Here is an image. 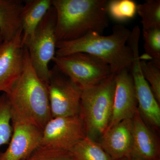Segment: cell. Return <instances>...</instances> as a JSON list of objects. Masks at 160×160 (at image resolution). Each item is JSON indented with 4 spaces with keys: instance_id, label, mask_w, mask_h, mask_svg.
<instances>
[{
    "instance_id": "cell-1",
    "label": "cell",
    "mask_w": 160,
    "mask_h": 160,
    "mask_svg": "<svg viewBox=\"0 0 160 160\" xmlns=\"http://www.w3.org/2000/svg\"><path fill=\"white\" fill-rule=\"evenodd\" d=\"M6 95L10 105L12 124L32 125L42 131L52 118L47 86L35 71L26 47L22 72Z\"/></svg>"
},
{
    "instance_id": "cell-2",
    "label": "cell",
    "mask_w": 160,
    "mask_h": 160,
    "mask_svg": "<svg viewBox=\"0 0 160 160\" xmlns=\"http://www.w3.org/2000/svg\"><path fill=\"white\" fill-rule=\"evenodd\" d=\"M131 32L122 25H116L109 35L89 32L77 39L58 42L55 56L84 52L99 58L108 64L112 74L124 69L130 70L133 52L127 41Z\"/></svg>"
},
{
    "instance_id": "cell-3",
    "label": "cell",
    "mask_w": 160,
    "mask_h": 160,
    "mask_svg": "<svg viewBox=\"0 0 160 160\" xmlns=\"http://www.w3.org/2000/svg\"><path fill=\"white\" fill-rule=\"evenodd\" d=\"M107 0H52L57 42L80 38L89 32L102 34L109 26Z\"/></svg>"
},
{
    "instance_id": "cell-4",
    "label": "cell",
    "mask_w": 160,
    "mask_h": 160,
    "mask_svg": "<svg viewBox=\"0 0 160 160\" xmlns=\"http://www.w3.org/2000/svg\"><path fill=\"white\" fill-rule=\"evenodd\" d=\"M115 88V75L111 74L96 85L82 90L80 115L86 136L92 139L100 137L109 126Z\"/></svg>"
},
{
    "instance_id": "cell-5",
    "label": "cell",
    "mask_w": 160,
    "mask_h": 160,
    "mask_svg": "<svg viewBox=\"0 0 160 160\" xmlns=\"http://www.w3.org/2000/svg\"><path fill=\"white\" fill-rule=\"evenodd\" d=\"M56 13L52 6L40 23L26 47L32 67L46 84L51 74L49 64L55 57L57 40L56 36Z\"/></svg>"
},
{
    "instance_id": "cell-6",
    "label": "cell",
    "mask_w": 160,
    "mask_h": 160,
    "mask_svg": "<svg viewBox=\"0 0 160 160\" xmlns=\"http://www.w3.org/2000/svg\"><path fill=\"white\" fill-rule=\"evenodd\" d=\"M57 67L82 89L96 85L112 74L110 66L99 58L75 52L52 60Z\"/></svg>"
},
{
    "instance_id": "cell-7",
    "label": "cell",
    "mask_w": 160,
    "mask_h": 160,
    "mask_svg": "<svg viewBox=\"0 0 160 160\" xmlns=\"http://www.w3.org/2000/svg\"><path fill=\"white\" fill-rule=\"evenodd\" d=\"M52 118L79 115L82 89L56 66L46 84Z\"/></svg>"
},
{
    "instance_id": "cell-8",
    "label": "cell",
    "mask_w": 160,
    "mask_h": 160,
    "mask_svg": "<svg viewBox=\"0 0 160 160\" xmlns=\"http://www.w3.org/2000/svg\"><path fill=\"white\" fill-rule=\"evenodd\" d=\"M86 136L81 116L52 118L42 131L41 146L69 152Z\"/></svg>"
},
{
    "instance_id": "cell-9",
    "label": "cell",
    "mask_w": 160,
    "mask_h": 160,
    "mask_svg": "<svg viewBox=\"0 0 160 160\" xmlns=\"http://www.w3.org/2000/svg\"><path fill=\"white\" fill-rule=\"evenodd\" d=\"M139 37L133 36L128 41V45L133 52V62L130 72L133 79L138 102V108L141 116L157 128L160 126V104L156 99L150 86L142 72L139 51Z\"/></svg>"
},
{
    "instance_id": "cell-10",
    "label": "cell",
    "mask_w": 160,
    "mask_h": 160,
    "mask_svg": "<svg viewBox=\"0 0 160 160\" xmlns=\"http://www.w3.org/2000/svg\"><path fill=\"white\" fill-rule=\"evenodd\" d=\"M22 30L0 44V92L7 94L19 78L24 65Z\"/></svg>"
},
{
    "instance_id": "cell-11",
    "label": "cell",
    "mask_w": 160,
    "mask_h": 160,
    "mask_svg": "<svg viewBox=\"0 0 160 160\" xmlns=\"http://www.w3.org/2000/svg\"><path fill=\"white\" fill-rule=\"evenodd\" d=\"M115 83L112 115L107 129L123 120L132 119L138 109L134 83L130 70L124 69L115 75Z\"/></svg>"
},
{
    "instance_id": "cell-12",
    "label": "cell",
    "mask_w": 160,
    "mask_h": 160,
    "mask_svg": "<svg viewBox=\"0 0 160 160\" xmlns=\"http://www.w3.org/2000/svg\"><path fill=\"white\" fill-rule=\"evenodd\" d=\"M42 130L27 124H12L9 146L0 153V160H23L41 146Z\"/></svg>"
},
{
    "instance_id": "cell-13",
    "label": "cell",
    "mask_w": 160,
    "mask_h": 160,
    "mask_svg": "<svg viewBox=\"0 0 160 160\" xmlns=\"http://www.w3.org/2000/svg\"><path fill=\"white\" fill-rule=\"evenodd\" d=\"M100 138L99 144L113 160L128 157L133 146L132 119L123 120L106 129Z\"/></svg>"
},
{
    "instance_id": "cell-14",
    "label": "cell",
    "mask_w": 160,
    "mask_h": 160,
    "mask_svg": "<svg viewBox=\"0 0 160 160\" xmlns=\"http://www.w3.org/2000/svg\"><path fill=\"white\" fill-rule=\"evenodd\" d=\"M132 154L142 160H160V146L154 134L144 122L138 109L132 118Z\"/></svg>"
},
{
    "instance_id": "cell-15",
    "label": "cell",
    "mask_w": 160,
    "mask_h": 160,
    "mask_svg": "<svg viewBox=\"0 0 160 160\" xmlns=\"http://www.w3.org/2000/svg\"><path fill=\"white\" fill-rule=\"evenodd\" d=\"M52 6V0H31L24 3L21 20L24 46L29 43L38 26Z\"/></svg>"
},
{
    "instance_id": "cell-16",
    "label": "cell",
    "mask_w": 160,
    "mask_h": 160,
    "mask_svg": "<svg viewBox=\"0 0 160 160\" xmlns=\"http://www.w3.org/2000/svg\"><path fill=\"white\" fill-rule=\"evenodd\" d=\"M24 3L20 0H0V34L3 41L12 39L22 30Z\"/></svg>"
},
{
    "instance_id": "cell-17",
    "label": "cell",
    "mask_w": 160,
    "mask_h": 160,
    "mask_svg": "<svg viewBox=\"0 0 160 160\" xmlns=\"http://www.w3.org/2000/svg\"><path fill=\"white\" fill-rule=\"evenodd\" d=\"M69 152L74 160H114L99 143L87 136L77 143Z\"/></svg>"
},
{
    "instance_id": "cell-18",
    "label": "cell",
    "mask_w": 160,
    "mask_h": 160,
    "mask_svg": "<svg viewBox=\"0 0 160 160\" xmlns=\"http://www.w3.org/2000/svg\"><path fill=\"white\" fill-rule=\"evenodd\" d=\"M137 12L141 18L143 30L160 27V0H147L139 4Z\"/></svg>"
},
{
    "instance_id": "cell-19",
    "label": "cell",
    "mask_w": 160,
    "mask_h": 160,
    "mask_svg": "<svg viewBox=\"0 0 160 160\" xmlns=\"http://www.w3.org/2000/svg\"><path fill=\"white\" fill-rule=\"evenodd\" d=\"M137 5L132 0L108 1L107 12L113 19L124 22L132 18L137 13Z\"/></svg>"
},
{
    "instance_id": "cell-20",
    "label": "cell",
    "mask_w": 160,
    "mask_h": 160,
    "mask_svg": "<svg viewBox=\"0 0 160 160\" xmlns=\"http://www.w3.org/2000/svg\"><path fill=\"white\" fill-rule=\"evenodd\" d=\"M9 100L5 93L0 96V147L8 144L12 133Z\"/></svg>"
},
{
    "instance_id": "cell-21",
    "label": "cell",
    "mask_w": 160,
    "mask_h": 160,
    "mask_svg": "<svg viewBox=\"0 0 160 160\" xmlns=\"http://www.w3.org/2000/svg\"><path fill=\"white\" fill-rule=\"evenodd\" d=\"M141 68L145 79L150 86L156 99L160 103V62L141 61Z\"/></svg>"
},
{
    "instance_id": "cell-22",
    "label": "cell",
    "mask_w": 160,
    "mask_h": 160,
    "mask_svg": "<svg viewBox=\"0 0 160 160\" xmlns=\"http://www.w3.org/2000/svg\"><path fill=\"white\" fill-rule=\"evenodd\" d=\"M143 38L146 54L160 62V27L143 30Z\"/></svg>"
},
{
    "instance_id": "cell-23",
    "label": "cell",
    "mask_w": 160,
    "mask_h": 160,
    "mask_svg": "<svg viewBox=\"0 0 160 160\" xmlns=\"http://www.w3.org/2000/svg\"><path fill=\"white\" fill-rule=\"evenodd\" d=\"M23 160H74L70 152L40 146L29 157Z\"/></svg>"
},
{
    "instance_id": "cell-24",
    "label": "cell",
    "mask_w": 160,
    "mask_h": 160,
    "mask_svg": "<svg viewBox=\"0 0 160 160\" xmlns=\"http://www.w3.org/2000/svg\"><path fill=\"white\" fill-rule=\"evenodd\" d=\"M122 160H142L140 159V158L137 157L131 154V155L129 156L128 157Z\"/></svg>"
},
{
    "instance_id": "cell-25",
    "label": "cell",
    "mask_w": 160,
    "mask_h": 160,
    "mask_svg": "<svg viewBox=\"0 0 160 160\" xmlns=\"http://www.w3.org/2000/svg\"><path fill=\"white\" fill-rule=\"evenodd\" d=\"M3 41L2 38V37L1 34H0V44Z\"/></svg>"
}]
</instances>
